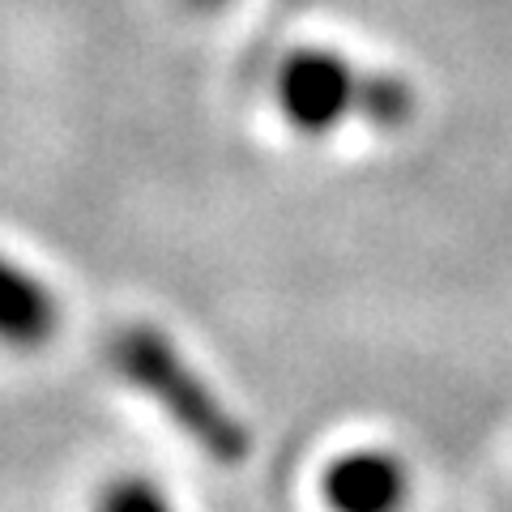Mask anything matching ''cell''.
I'll list each match as a JSON object with an SVG mask.
<instances>
[{
	"instance_id": "cell-5",
	"label": "cell",
	"mask_w": 512,
	"mask_h": 512,
	"mask_svg": "<svg viewBox=\"0 0 512 512\" xmlns=\"http://www.w3.org/2000/svg\"><path fill=\"white\" fill-rule=\"evenodd\" d=\"M94 512H175V504L146 474H116L94 495Z\"/></svg>"
},
{
	"instance_id": "cell-4",
	"label": "cell",
	"mask_w": 512,
	"mask_h": 512,
	"mask_svg": "<svg viewBox=\"0 0 512 512\" xmlns=\"http://www.w3.org/2000/svg\"><path fill=\"white\" fill-rule=\"evenodd\" d=\"M60 303L39 274L0 252V346L39 350L56 338Z\"/></svg>"
},
{
	"instance_id": "cell-1",
	"label": "cell",
	"mask_w": 512,
	"mask_h": 512,
	"mask_svg": "<svg viewBox=\"0 0 512 512\" xmlns=\"http://www.w3.org/2000/svg\"><path fill=\"white\" fill-rule=\"evenodd\" d=\"M107 359L120 380H128L137 393H146L210 461L239 466V461L252 457L248 423L222 402L214 384L180 355V346L163 329L146 325V320L120 325L107 338Z\"/></svg>"
},
{
	"instance_id": "cell-2",
	"label": "cell",
	"mask_w": 512,
	"mask_h": 512,
	"mask_svg": "<svg viewBox=\"0 0 512 512\" xmlns=\"http://www.w3.org/2000/svg\"><path fill=\"white\" fill-rule=\"evenodd\" d=\"M278 111L299 133L325 137L346 120L376 128H402L419 111V94L406 77L363 69L329 47H295L286 52L274 77Z\"/></svg>"
},
{
	"instance_id": "cell-3",
	"label": "cell",
	"mask_w": 512,
	"mask_h": 512,
	"mask_svg": "<svg viewBox=\"0 0 512 512\" xmlns=\"http://www.w3.org/2000/svg\"><path fill=\"white\" fill-rule=\"evenodd\" d=\"M333 512H402L410 500V474L402 457L384 448H359L338 457L320 478Z\"/></svg>"
},
{
	"instance_id": "cell-6",
	"label": "cell",
	"mask_w": 512,
	"mask_h": 512,
	"mask_svg": "<svg viewBox=\"0 0 512 512\" xmlns=\"http://www.w3.org/2000/svg\"><path fill=\"white\" fill-rule=\"evenodd\" d=\"M188 9H197V13H214V9H222V5H231V0H184Z\"/></svg>"
}]
</instances>
